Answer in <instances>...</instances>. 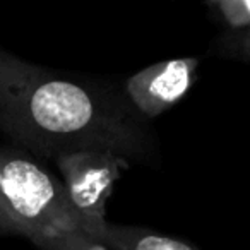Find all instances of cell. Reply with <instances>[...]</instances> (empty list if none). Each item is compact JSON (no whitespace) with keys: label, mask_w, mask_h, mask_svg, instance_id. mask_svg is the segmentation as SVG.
<instances>
[{"label":"cell","mask_w":250,"mask_h":250,"mask_svg":"<svg viewBox=\"0 0 250 250\" xmlns=\"http://www.w3.org/2000/svg\"><path fill=\"white\" fill-rule=\"evenodd\" d=\"M0 132L45 158L108 151L129 161L154 154L146 118L127 96L21 60L0 48Z\"/></svg>","instance_id":"obj_1"},{"label":"cell","mask_w":250,"mask_h":250,"mask_svg":"<svg viewBox=\"0 0 250 250\" xmlns=\"http://www.w3.org/2000/svg\"><path fill=\"white\" fill-rule=\"evenodd\" d=\"M0 202L16 235L35 245L81 229L62 182L18 147L0 146Z\"/></svg>","instance_id":"obj_2"},{"label":"cell","mask_w":250,"mask_h":250,"mask_svg":"<svg viewBox=\"0 0 250 250\" xmlns=\"http://www.w3.org/2000/svg\"><path fill=\"white\" fill-rule=\"evenodd\" d=\"M55 161L81 231L94 236L106 223V202L130 161L96 149L63 154Z\"/></svg>","instance_id":"obj_3"},{"label":"cell","mask_w":250,"mask_h":250,"mask_svg":"<svg viewBox=\"0 0 250 250\" xmlns=\"http://www.w3.org/2000/svg\"><path fill=\"white\" fill-rule=\"evenodd\" d=\"M199 59L185 57L153 63L125 83V96L137 113L154 118L187 96L197 77Z\"/></svg>","instance_id":"obj_4"},{"label":"cell","mask_w":250,"mask_h":250,"mask_svg":"<svg viewBox=\"0 0 250 250\" xmlns=\"http://www.w3.org/2000/svg\"><path fill=\"white\" fill-rule=\"evenodd\" d=\"M94 240L108 245L111 250H201L190 243L173 236L139 226H120L104 223V226L93 236Z\"/></svg>","instance_id":"obj_5"},{"label":"cell","mask_w":250,"mask_h":250,"mask_svg":"<svg viewBox=\"0 0 250 250\" xmlns=\"http://www.w3.org/2000/svg\"><path fill=\"white\" fill-rule=\"evenodd\" d=\"M208 7L231 31L243 33L250 29V0H216L209 2Z\"/></svg>","instance_id":"obj_6"},{"label":"cell","mask_w":250,"mask_h":250,"mask_svg":"<svg viewBox=\"0 0 250 250\" xmlns=\"http://www.w3.org/2000/svg\"><path fill=\"white\" fill-rule=\"evenodd\" d=\"M36 247L43 250H111L108 245L94 240L81 229L76 231L60 233L53 238H46L40 242Z\"/></svg>","instance_id":"obj_7"},{"label":"cell","mask_w":250,"mask_h":250,"mask_svg":"<svg viewBox=\"0 0 250 250\" xmlns=\"http://www.w3.org/2000/svg\"><path fill=\"white\" fill-rule=\"evenodd\" d=\"M231 48H233V52L242 57V59H249L250 57V29L249 31L238 33V35L231 40Z\"/></svg>","instance_id":"obj_8"},{"label":"cell","mask_w":250,"mask_h":250,"mask_svg":"<svg viewBox=\"0 0 250 250\" xmlns=\"http://www.w3.org/2000/svg\"><path fill=\"white\" fill-rule=\"evenodd\" d=\"M0 235H16V229H14V226H12L11 219L5 214L2 202H0Z\"/></svg>","instance_id":"obj_9"},{"label":"cell","mask_w":250,"mask_h":250,"mask_svg":"<svg viewBox=\"0 0 250 250\" xmlns=\"http://www.w3.org/2000/svg\"><path fill=\"white\" fill-rule=\"evenodd\" d=\"M247 60H250V57H249V59H247Z\"/></svg>","instance_id":"obj_10"}]
</instances>
